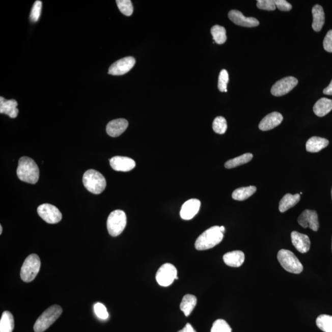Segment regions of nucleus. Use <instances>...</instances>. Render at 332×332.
Masks as SVG:
<instances>
[{
  "label": "nucleus",
  "instance_id": "12",
  "mask_svg": "<svg viewBox=\"0 0 332 332\" xmlns=\"http://www.w3.org/2000/svg\"><path fill=\"white\" fill-rule=\"evenodd\" d=\"M298 222L302 227L305 228H310L314 231L319 230L318 215L316 210L308 209L304 210L298 217Z\"/></svg>",
  "mask_w": 332,
  "mask_h": 332
},
{
  "label": "nucleus",
  "instance_id": "32",
  "mask_svg": "<svg viewBox=\"0 0 332 332\" xmlns=\"http://www.w3.org/2000/svg\"><path fill=\"white\" fill-rule=\"evenodd\" d=\"M117 4L121 13L126 16H130L134 11L131 1L130 0H117Z\"/></svg>",
  "mask_w": 332,
  "mask_h": 332
},
{
  "label": "nucleus",
  "instance_id": "7",
  "mask_svg": "<svg viewBox=\"0 0 332 332\" xmlns=\"http://www.w3.org/2000/svg\"><path fill=\"white\" fill-rule=\"evenodd\" d=\"M127 217L125 212L121 210H115L109 215L107 220V229L109 235L119 236L126 228Z\"/></svg>",
  "mask_w": 332,
  "mask_h": 332
},
{
  "label": "nucleus",
  "instance_id": "4",
  "mask_svg": "<svg viewBox=\"0 0 332 332\" xmlns=\"http://www.w3.org/2000/svg\"><path fill=\"white\" fill-rule=\"evenodd\" d=\"M62 313V308L58 305H52L44 311L38 318L34 325L35 332H43L53 323L57 321Z\"/></svg>",
  "mask_w": 332,
  "mask_h": 332
},
{
  "label": "nucleus",
  "instance_id": "18",
  "mask_svg": "<svg viewBox=\"0 0 332 332\" xmlns=\"http://www.w3.org/2000/svg\"><path fill=\"white\" fill-rule=\"evenodd\" d=\"M129 123L125 119H117L111 121L106 126V132L112 137H117L125 131Z\"/></svg>",
  "mask_w": 332,
  "mask_h": 332
},
{
  "label": "nucleus",
  "instance_id": "19",
  "mask_svg": "<svg viewBox=\"0 0 332 332\" xmlns=\"http://www.w3.org/2000/svg\"><path fill=\"white\" fill-rule=\"evenodd\" d=\"M17 105L18 103L16 100H7L3 97H0V113L2 114L8 115L11 118H16L19 114Z\"/></svg>",
  "mask_w": 332,
  "mask_h": 332
},
{
  "label": "nucleus",
  "instance_id": "8",
  "mask_svg": "<svg viewBox=\"0 0 332 332\" xmlns=\"http://www.w3.org/2000/svg\"><path fill=\"white\" fill-rule=\"evenodd\" d=\"M156 280L159 285L168 287L174 283L175 280H178L177 270L176 267L171 263H165L158 269L156 275Z\"/></svg>",
  "mask_w": 332,
  "mask_h": 332
},
{
  "label": "nucleus",
  "instance_id": "30",
  "mask_svg": "<svg viewBox=\"0 0 332 332\" xmlns=\"http://www.w3.org/2000/svg\"><path fill=\"white\" fill-rule=\"evenodd\" d=\"M316 325L324 332H332V316L322 314L316 319Z\"/></svg>",
  "mask_w": 332,
  "mask_h": 332
},
{
  "label": "nucleus",
  "instance_id": "24",
  "mask_svg": "<svg viewBox=\"0 0 332 332\" xmlns=\"http://www.w3.org/2000/svg\"><path fill=\"white\" fill-rule=\"evenodd\" d=\"M300 200V195L296 194H286L282 198L280 202L279 209L281 212H285L292 207H294Z\"/></svg>",
  "mask_w": 332,
  "mask_h": 332
},
{
  "label": "nucleus",
  "instance_id": "40",
  "mask_svg": "<svg viewBox=\"0 0 332 332\" xmlns=\"http://www.w3.org/2000/svg\"><path fill=\"white\" fill-rule=\"evenodd\" d=\"M178 332H197L190 324H186L185 327Z\"/></svg>",
  "mask_w": 332,
  "mask_h": 332
},
{
  "label": "nucleus",
  "instance_id": "5",
  "mask_svg": "<svg viewBox=\"0 0 332 332\" xmlns=\"http://www.w3.org/2000/svg\"><path fill=\"white\" fill-rule=\"evenodd\" d=\"M278 260L283 268L291 273L300 274L303 266L291 251L282 249L278 254Z\"/></svg>",
  "mask_w": 332,
  "mask_h": 332
},
{
  "label": "nucleus",
  "instance_id": "1",
  "mask_svg": "<svg viewBox=\"0 0 332 332\" xmlns=\"http://www.w3.org/2000/svg\"><path fill=\"white\" fill-rule=\"evenodd\" d=\"M17 175L22 182L35 184L39 180L40 170L34 160L23 156L19 159Z\"/></svg>",
  "mask_w": 332,
  "mask_h": 332
},
{
  "label": "nucleus",
  "instance_id": "6",
  "mask_svg": "<svg viewBox=\"0 0 332 332\" xmlns=\"http://www.w3.org/2000/svg\"><path fill=\"white\" fill-rule=\"evenodd\" d=\"M40 267V257L37 254L30 255L23 263L20 271V278L26 283L34 281L39 272Z\"/></svg>",
  "mask_w": 332,
  "mask_h": 332
},
{
  "label": "nucleus",
  "instance_id": "9",
  "mask_svg": "<svg viewBox=\"0 0 332 332\" xmlns=\"http://www.w3.org/2000/svg\"><path fill=\"white\" fill-rule=\"evenodd\" d=\"M37 212L40 217L47 224H55L61 222L62 213L57 207L49 204H41L38 207Z\"/></svg>",
  "mask_w": 332,
  "mask_h": 332
},
{
  "label": "nucleus",
  "instance_id": "35",
  "mask_svg": "<svg viewBox=\"0 0 332 332\" xmlns=\"http://www.w3.org/2000/svg\"><path fill=\"white\" fill-rule=\"evenodd\" d=\"M41 9H42V2L38 1V0L35 2L33 6L31 14V19L32 22H37L39 20Z\"/></svg>",
  "mask_w": 332,
  "mask_h": 332
},
{
  "label": "nucleus",
  "instance_id": "33",
  "mask_svg": "<svg viewBox=\"0 0 332 332\" xmlns=\"http://www.w3.org/2000/svg\"><path fill=\"white\" fill-rule=\"evenodd\" d=\"M210 332H231V328L225 320L218 319L213 322Z\"/></svg>",
  "mask_w": 332,
  "mask_h": 332
},
{
  "label": "nucleus",
  "instance_id": "10",
  "mask_svg": "<svg viewBox=\"0 0 332 332\" xmlns=\"http://www.w3.org/2000/svg\"><path fill=\"white\" fill-rule=\"evenodd\" d=\"M298 79L295 77H286L275 83L271 88V93L276 97L284 96L290 93L298 85Z\"/></svg>",
  "mask_w": 332,
  "mask_h": 332
},
{
  "label": "nucleus",
  "instance_id": "14",
  "mask_svg": "<svg viewBox=\"0 0 332 332\" xmlns=\"http://www.w3.org/2000/svg\"><path fill=\"white\" fill-rule=\"evenodd\" d=\"M201 201L197 199H191L183 204L180 210V217L183 220H191L200 210Z\"/></svg>",
  "mask_w": 332,
  "mask_h": 332
},
{
  "label": "nucleus",
  "instance_id": "34",
  "mask_svg": "<svg viewBox=\"0 0 332 332\" xmlns=\"http://www.w3.org/2000/svg\"><path fill=\"white\" fill-rule=\"evenodd\" d=\"M229 81V75L226 70H222L219 75L218 88L221 92H227V85Z\"/></svg>",
  "mask_w": 332,
  "mask_h": 332
},
{
  "label": "nucleus",
  "instance_id": "20",
  "mask_svg": "<svg viewBox=\"0 0 332 332\" xmlns=\"http://www.w3.org/2000/svg\"><path fill=\"white\" fill-rule=\"evenodd\" d=\"M225 264L231 267H239L244 262V254L241 251H235L225 254L223 257Z\"/></svg>",
  "mask_w": 332,
  "mask_h": 332
},
{
  "label": "nucleus",
  "instance_id": "36",
  "mask_svg": "<svg viewBox=\"0 0 332 332\" xmlns=\"http://www.w3.org/2000/svg\"><path fill=\"white\" fill-rule=\"evenodd\" d=\"M257 7L260 10L274 11L276 8L274 1H272V0H257Z\"/></svg>",
  "mask_w": 332,
  "mask_h": 332
},
{
  "label": "nucleus",
  "instance_id": "13",
  "mask_svg": "<svg viewBox=\"0 0 332 332\" xmlns=\"http://www.w3.org/2000/svg\"><path fill=\"white\" fill-rule=\"evenodd\" d=\"M228 17L234 23L244 27H254L259 25V21L254 17H245L241 12L231 10L228 13Z\"/></svg>",
  "mask_w": 332,
  "mask_h": 332
},
{
  "label": "nucleus",
  "instance_id": "41",
  "mask_svg": "<svg viewBox=\"0 0 332 332\" xmlns=\"http://www.w3.org/2000/svg\"><path fill=\"white\" fill-rule=\"evenodd\" d=\"M323 93L325 95H328V96H332V80L330 85L323 91Z\"/></svg>",
  "mask_w": 332,
  "mask_h": 332
},
{
  "label": "nucleus",
  "instance_id": "28",
  "mask_svg": "<svg viewBox=\"0 0 332 332\" xmlns=\"http://www.w3.org/2000/svg\"><path fill=\"white\" fill-rule=\"evenodd\" d=\"M253 158V154L245 153L244 155L237 157V158L229 160V161L225 163V167L227 169L235 168L250 162Z\"/></svg>",
  "mask_w": 332,
  "mask_h": 332
},
{
  "label": "nucleus",
  "instance_id": "29",
  "mask_svg": "<svg viewBox=\"0 0 332 332\" xmlns=\"http://www.w3.org/2000/svg\"><path fill=\"white\" fill-rule=\"evenodd\" d=\"M211 34L216 43L222 44L226 42L227 39L226 30L224 26L217 25L212 26Z\"/></svg>",
  "mask_w": 332,
  "mask_h": 332
},
{
  "label": "nucleus",
  "instance_id": "31",
  "mask_svg": "<svg viewBox=\"0 0 332 332\" xmlns=\"http://www.w3.org/2000/svg\"><path fill=\"white\" fill-rule=\"evenodd\" d=\"M213 131L218 134H224L227 131V123L225 118L218 117L213 121L212 124Z\"/></svg>",
  "mask_w": 332,
  "mask_h": 332
},
{
  "label": "nucleus",
  "instance_id": "26",
  "mask_svg": "<svg viewBox=\"0 0 332 332\" xmlns=\"http://www.w3.org/2000/svg\"><path fill=\"white\" fill-rule=\"evenodd\" d=\"M14 321L13 314L10 311H4L0 320V332H13Z\"/></svg>",
  "mask_w": 332,
  "mask_h": 332
},
{
  "label": "nucleus",
  "instance_id": "45",
  "mask_svg": "<svg viewBox=\"0 0 332 332\" xmlns=\"http://www.w3.org/2000/svg\"><path fill=\"white\" fill-rule=\"evenodd\" d=\"M331 249H332V242H331Z\"/></svg>",
  "mask_w": 332,
  "mask_h": 332
},
{
  "label": "nucleus",
  "instance_id": "17",
  "mask_svg": "<svg viewBox=\"0 0 332 332\" xmlns=\"http://www.w3.org/2000/svg\"><path fill=\"white\" fill-rule=\"evenodd\" d=\"M283 120V117L280 113L272 112L270 114L266 115L260 121L259 127L262 131H267V130L274 129L275 127L280 125Z\"/></svg>",
  "mask_w": 332,
  "mask_h": 332
},
{
  "label": "nucleus",
  "instance_id": "38",
  "mask_svg": "<svg viewBox=\"0 0 332 332\" xmlns=\"http://www.w3.org/2000/svg\"><path fill=\"white\" fill-rule=\"evenodd\" d=\"M275 7L281 11H290L292 10V5L286 0H275Z\"/></svg>",
  "mask_w": 332,
  "mask_h": 332
},
{
  "label": "nucleus",
  "instance_id": "11",
  "mask_svg": "<svg viewBox=\"0 0 332 332\" xmlns=\"http://www.w3.org/2000/svg\"><path fill=\"white\" fill-rule=\"evenodd\" d=\"M135 64V59L132 57H126L115 62L109 68V75L115 76L123 75L129 72Z\"/></svg>",
  "mask_w": 332,
  "mask_h": 332
},
{
  "label": "nucleus",
  "instance_id": "27",
  "mask_svg": "<svg viewBox=\"0 0 332 332\" xmlns=\"http://www.w3.org/2000/svg\"><path fill=\"white\" fill-rule=\"evenodd\" d=\"M257 191L255 186L242 187L235 189L232 194V198L236 201H244L253 196Z\"/></svg>",
  "mask_w": 332,
  "mask_h": 332
},
{
  "label": "nucleus",
  "instance_id": "23",
  "mask_svg": "<svg viewBox=\"0 0 332 332\" xmlns=\"http://www.w3.org/2000/svg\"><path fill=\"white\" fill-rule=\"evenodd\" d=\"M332 110V100L323 97L315 103L313 107L314 114L319 117L327 115Z\"/></svg>",
  "mask_w": 332,
  "mask_h": 332
},
{
  "label": "nucleus",
  "instance_id": "37",
  "mask_svg": "<svg viewBox=\"0 0 332 332\" xmlns=\"http://www.w3.org/2000/svg\"><path fill=\"white\" fill-rule=\"evenodd\" d=\"M94 311L98 318L103 320H105L108 318V311L103 304L97 303L95 305Z\"/></svg>",
  "mask_w": 332,
  "mask_h": 332
},
{
  "label": "nucleus",
  "instance_id": "25",
  "mask_svg": "<svg viewBox=\"0 0 332 332\" xmlns=\"http://www.w3.org/2000/svg\"><path fill=\"white\" fill-rule=\"evenodd\" d=\"M197 303V298L193 295L187 294L183 296L182 302H181L180 308L184 313L185 316L190 315L192 311Z\"/></svg>",
  "mask_w": 332,
  "mask_h": 332
},
{
  "label": "nucleus",
  "instance_id": "16",
  "mask_svg": "<svg viewBox=\"0 0 332 332\" xmlns=\"http://www.w3.org/2000/svg\"><path fill=\"white\" fill-rule=\"evenodd\" d=\"M292 242L296 250L305 254L310 251L311 242L309 237L304 234L293 231L291 233Z\"/></svg>",
  "mask_w": 332,
  "mask_h": 332
},
{
  "label": "nucleus",
  "instance_id": "15",
  "mask_svg": "<svg viewBox=\"0 0 332 332\" xmlns=\"http://www.w3.org/2000/svg\"><path fill=\"white\" fill-rule=\"evenodd\" d=\"M111 167L116 171L129 172L135 167V162L128 157L117 156L109 159Z\"/></svg>",
  "mask_w": 332,
  "mask_h": 332
},
{
  "label": "nucleus",
  "instance_id": "39",
  "mask_svg": "<svg viewBox=\"0 0 332 332\" xmlns=\"http://www.w3.org/2000/svg\"><path fill=\"white\" fill-rule=\"evenodd\" d=\"M323 46L326 51L332 53V30L329 31L325 35Z\"/></svg>",
  "mask_w": 332,
  "mask_h": 332
},
{
  "label": "nucleus",
  "instance_id": "44",
  "mask_svg": "<svg viewBox=\"0 0 332 332\" xmlns=\"http://www.w3.org/2000/svg\"><path fill=\"white\" fill-rule=\"evenodd\" d=\"M331 199H332V188H331Z\"/></svg>",
  "mask_w": 332,
  "mask_h": 332
},
{
  "label": "nucleus",
  "instance_id": "22",
  "mask_svg": "<svg viewBox=\"0 0 332 332\" xmlns=\"http://www.w3.org/2000/svg\"><path fill=\"white\" fill-rule=\"evenodd\" d=\"M329 141L327 139L319 137H313L307 141L306 149L308 152L318 153L327 147Z\"/></svg>",
  "mask_w": 332,
  "mask_h": 332
},
{
  "label": "nucleus",
  "instance_id": "3",
  "mask_svg": "<svg viewBox=\"0 0 332 332\" xmlns=\"http://www.w3.org/2000/svg\"><path fill=\"white\" fill-rule=\"evenodd\" d=\"M82 183L89 191L95 195L101 193L106 186L105 178L99 172L94 170L86 172L82 177Z\"/></svg>",
  "mask_w": 332,
  "mask_h": 332
},
{
  "label": "nucleus",
  "instance_id": "43",
  "mask_svg": "<svg viewBox=\"0 0 332 332\" xmlns=\"http://www.w3.org/2000/svg\"><path fill=\"white\" fill-rule=\"evenodd\" d=\"M2 232H3V228L2 225H0V234H1V235L2 234Z\"/></svg>",
  "mask_w": 332,
  "mask_h": 332
},
{
  "label": "nucleus",
  "instance_id": "21",
  "mask_svg": "<svg viewBox=\"0 0 332 332\" xmlns=\"http://www.w3.org/2000/svg\"><path fill=\"white\" fill-rule=\"evenodd\" d=\"M312 14L313 16V29L315 32H320L325 23L324 10L321 5H316L313 8Z\"/></svg>",
  "mask_w": 332,
  "mask_h": 332
},
{
  "label": "nucleus",
  "instance_id": "42",
  "mask_svg": "<svg viewBox=\"0 0 332 332\" xmlns=\"http://www.w3.org/2000/svg\"><path fill=\"white\" fill-rule=\"evenodd\" d=\"M220 231H222V233H224L225 231V228L223 226L220 227Z\"/></svg>",
  "mask_w": 332,
  "mask_h": 332
},
{
  "label": "nucleus",
  "instance_id": "2",
  "mask_svg": "<svg viewBox=\"0 0 332 332\" xmlns=\"http://www.w3.org/2000/svg\"><path fill=\"white\" fill-rule=\"evenodd\" d=\"M223 238L224 233L220 231V227H212L198 237L195 247L198 251L208 250L220 244Z\"/></svg>",
  "mask_w": 332,
  "mask_h": 332
}]
</instances>
